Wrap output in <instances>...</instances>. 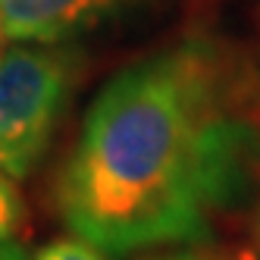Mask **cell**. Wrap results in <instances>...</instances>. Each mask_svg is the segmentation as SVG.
Returning a JSON list of instances; mask_svg holds the SVG:
<instances>
[{
    "instance_id": "obj_1",
    "label": "cell",
    "mask_w": 260,
    "mask_h": 260,
    "mask_svg": "<svg viewBox=\"0 0 260 260\" xmlns=\"http://www.w3.org/2000/svg\"><path fill=\"white\" fill-rule=\"evenodd\" d=\"M257 163L260 132L226 53L191 35L101 88L57 179V207L107 257L198 245L245 198Z\"/></svg>"
},
{
    "instance_id": "obj_2",
    "label": "cell",
    "mask_w": 260,
    "mask_h": 260,
    "mask_svg": "<svg viewBox=\"0 0 260 260\" xmlns=\"http://www.w3.org/2000/svg\"><path fill=\"white\" fill-rule=\"evenodd\" d=\"M79 76V53L63 44H13L0 53V170L25 179L57 128Z\"/></svg>"
},
{
    "instance_id": "obj_3",
    "label": "cell",
    "mask_w": 260,
    "mask_h": 260,
    "mask_svg": "<svg viewBox=\"0 0 260 260\" xmlns=\"http://www.w3.org/2000/svg\"><path fill=\"white\" fill-rule=\"evenodd\" d=\"M138 0H0V31L16 44H66Z\"/></svg>"
},
{
    "instance_id": "obj_4",
    "label": "cell",
    "mask_w": 260,
    "mask_h": 260,
    "mask_svg": "<svg viewBox=\"0 0 260 260\" xmlns=\"http://www.w3.org/2000/svg\"><path fill=\"white\" fill-rule=\"evenodd\" d=\"M25 226V204L16 188V179L0 170V241H13Z\"/></svg>"
},
{
    "instance_id": "obj_5",
    "label": "cell",
    "mask_w": 260,
    "mask_h": 260,
    "mask_svg": "<svg viewBox=\"0 0 260 260\" xmlns=\"http://www.w3.org/2000/svg\"><path fill=\"white\" fill-rule=\"evenodd\" d=\"M35 260H107L94 245H88L85 238L72 235V238H53L35 254Z\"/></svg>"
},
{
    "instance_id": "obj_6",
    "label": "cell",
    "mask_w": 260,
    "mask_h": 260,
    "mask_svg": "<svg viewBox=\"0 0 260 260\" xmlns=\"http://www.w3.org/2000/svg\"><path fill=\"white\" fill-rule=\"evenodd\" d=\"M147 260H229V257L210 254V251H198V248H188V251H176V254H157V257H147Z\"/></svg>"
},
{
    "instance_id": "obj_7",
    "label": "cell",
    "mask_w": 260,
    "mask_h": 260,
    "mask_svg": "<svg viewBox=\"0 0 260 260\" xmlns=\"http://www.w3.org/2000/svg\"><path fill=\"white\" fill-rule=\"evenodd\" d=\"M0 260H28L22 248H16L13 241H0Z\"/></svg>"
},
{
    "instance_id": "obj_8",
    "label": "cell",
    "mask_w": 260,
    "mask_h": 260,
    "mask_svg": "<svg viewBox=\"0 0 260 260\" xmlns=\"http://www.w3.org/2000/svg\"><path fill=\"white\" fill-rule=\"evenodd\" d=\"M257 245H260V207H257Z\"/></svg>"
},
{
    "instance_id": "obj_9",
    "label": "cell",
    "mask_w": 260,
    "mask_h": 260,
    "mask_svg": "<svg viewBox=\"0 0 260 260\" xmlns=\"http://www.w3.org/2000/svg\"><path fill=\"white\" fill-rule=\"evenodd\" d=\"M4 41H7V38H4V31H0V53H4V50H7V47H4Z\"/></svg>"
}]
</instances>
